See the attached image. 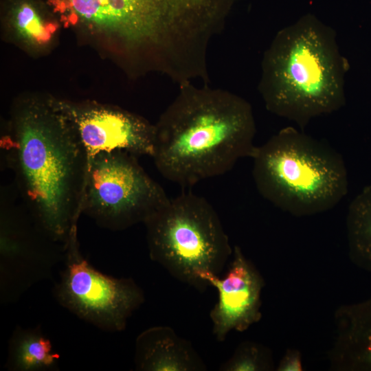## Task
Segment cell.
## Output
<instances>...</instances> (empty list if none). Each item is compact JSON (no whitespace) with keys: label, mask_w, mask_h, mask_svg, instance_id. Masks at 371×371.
Masks as SVG:
<instances>
[{"label":"cell","mask_w":371,"mask_h":371,"mask_svg":"<svg viewBox=\"0 0 371 371\" xmlns=\"http://www.w3.org/2000/svg\"><path fill=\"white\" fill-rule=\"evenodd\" d=\"M1 139L19 198L38 226L65 245L82 214L89 159L60 103L32 101Z\"/></svg>","instance_id":"1"},{"label":"cell","mask_w":371,"mask_h":371,"mask_svg":"<svg viewBox=\"0 0 371 371\" xmlns=\"http://www.w3.org/2000/svg\"><path fill=\"white\" fill-rule=\"evenodd\" d=\"M58 354L38 328L14 330L9 342L7 368L16 371L56 370Z\"/></svg>","instance_id":"13"},{"label":"cell","mask_w":371,"mask_h":371,"mask_svg":"<svg viewBox=\"0 0 371 371\" xmlns=\"http://www.w3.org/2000/svg\"><path fill=\"white\" fill-rule=\"evenodd\" d=\"M63 262L54 290L58 302L102 330H124L128 319L144 302L140 286L131 278H116L93 268L80 252L77 226L65 245Z\"/></svg>","instance_id":"8"},{"label":"cell","mask_w":371,"mask_h":371,"mask_svg":"<svg viewBox=\"0 0 371 371\" xmlns=\"http://www.w3.org/2000/svg\"><path fill=\"white\" fill-rule=\"evenodd\" d=\"M229 264L223 278L210 272L197 273L199 278L216 288L218 293V301L210 313L212 333L218 341H224L233 330H247L261 317L263 282L260 274L238 246L233 250Z\"/></svg>","instance_id":"11"},{"label":"cell","mask_w":371,"mask_h":371,"mask_svg":"<svg viewBox=\"0 0 371 371\" xmlns=\"http://www.w3.org/2000/svg\"><path fill=\"white\" fill-rule=\"evenodd\" d=\"M135 365L142 371H201L207 366L191 342L170 326H157L136 339Z\"/></svg>","instance_id":"12"},{"label":"cell","mask_w":371,"mask_h":371,"mask_svg":"<svg viewBox=\"0 0 371 371\" xmlns=\"http://www.w3.org/2000/svg\"><path fill=\"white\" fill-rule=\"evenodd\" d=\"M169 197L125 151L102 152L89 161L82 214L102 227L122 231L144 223Z\"/></svg>","instance_id":"7"},{"label":"cell","mask_w":371,"mask_h":371,"mask_svg":"<svg viewBox=\"0 0 371 371\" xmlns=\"http://www.w3.org/2000/svg\"><path fill=\"white\" fill-rule=\"evenodd\" d=\"M252 159V176L259 194L293 215L330 210L348 192L347 169L341 154L293 126L256 146Z\"/></svg>","instance_id":"4"},{"label":"cell","mask_w":371,"mask_h":371,"mask_svg":"<svg viewBox=\"0 0 371 371\" xmlns=\"http://www.w3.org/2000/svg\"><path fill=\"white\" fill-rule=\"evenodd\" d=\"M9 190L1 192L0 296L17 300L30 287L52 275L64 258L65 246L51 239L21 201Z\"/></svg>","instance_id":"9"},{"label":"cell","mask_w":371,"mask_h":371,"mask_svg":"<svg viewBox=\"0 0 371 371\" xmlns=\"http://www.w3.org/2000/svg\"><path fill=\"white\" fill-rule=\"evenodd\" d=\"M74 23L135 43L177 47L190 33L210 0H57Z\"/></svg>","instance_id":"6"},{"label":"cell","mask_w":371,"mask_h":371,"mask_svg":"<svg viewBox=\"0 0 371 371\" xmlns=\"http://www.w3.org/2000/svg\"><path fill=\"white\" fill-rule=\"evenodd\" d=\"M150 259L178 281L203 291L200 271L219 276L233 249L213 206L201 196L183 192L144 223Z\"/></svg>","instance_id":"5"},{"label":"cell","mask_w":371,"mask_h":371,"mask_svg":"<svg viewBox=\"0 0 371 371\" xmlns=\"http://www.w3.org/2000/svg\"><path fill=\"white\" fill-rule=\"evenodd\" d=\"M60 104L76 128L89 161L100 153L115 150L153 157L155 125L144 118L104 106Z\"/></svg>","instance_id":"10"},{"label":"cell","mask_w":371,"mask_h":371,"mask_svg":"<svg viewBox=\"0 0 371 371\" xmlns=\"http://www.w3.org/2000/svg\"><path fill=\"white\" fill-rule=\"evenodd\" d=\"M347 224L352 252L371 267V186L366 187L350 203Z\"/></svg>","instance_id":"14"},{"label":"cell","mask_w":371,"mask_h":371,"mask_svg":"<svg viewBox=\"0 0 371 371\" xmlns=\"http://www.w3.org/2000/svg\"><path fill=\"white\" fill-rule=\"evenodd\" d=\"M356 328L359 361L371 367V302L360 308Z\"/></svg>","instance_id":"17"},{"label":"cell","mask_w":371,"mask_h":371,"mask_svg":"<svg viewBox=\"0 0 371 371\" xmlns=\"http://www.w3.org/2000/svg\"><path fill=\"white\" fill-rule=\"evenodd\" d=\"M11 14L19 34L34 43L47 42L57 27L56 23L44 22L36 6L28 0L16 3L12 9Z\"/></svg>","instance_id":"15"},{"label":"cell","mask_w":371,"mask_h":371,"mask_svg":"<svg viewBox=\"0 0 371 371\" xmlns=\"http://www.w3.org/2000/svg\"><path fill=\"white\" fill-rule=\"evenodd\" d=\"M261 69L258 89L267 109L300 130L346 103L347 63L336 32L312 14L276 34Z\"/></svg>","instance_id":"3"},{"label":"cell","mask_w":371,"mask_h":371,"mask_svg":"<svg viewBox=\"0 0 371 371\" xmlns=\"http://www.w3.org/2000/svg\"><path fill=\"white\" fill-rule=\"evenodd\" d=\"M256 133L252 107L244 98L186 82L155 125L152 158L168 181L190 187L252 158Z\"/></svg>","instance_id":"2"},{"label":"cell","mask_w":371,"mask_h":371,"mask_svg":"<svg viewBox=\"0 0 371 371\" xmlns=\"http://www.w3.org/2000/svg\"><path fill=\"white\" fill-rule=\"evenodd\" d=\"M267 368L262 350L256 345L245 343L219 367L222 371H254Z\"/></svg>","instance_id":"16"},{"label":"cell","mask_w":371,"mask_h":371,"mask_svg":"<svg viewBox=\"0 0 371 371\" xmlns=\"http://www.w3.org/2000/svg\"><path fill=\"white\" fill-rule=\"evenodd\" d=\"M282 371H299L302 370L300 359L297 354L290 353L282 361L278 368Z\"/></svg>","instance_id":"18"}]
</instances>
